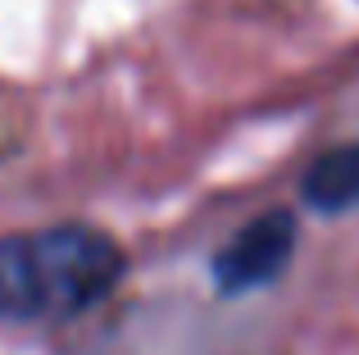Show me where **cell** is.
I'll use <instances>...</instances> for the list:
<instances>
[{
	"mask_svg": "<svg viewBox=\"0 0 359 355\" xmlns=\"http://www.w3.org/2000/svg\"><path fill=\"white\" fill-rule=\"evenodd\" d=\"M128 250L96 223L0 237V323H69L123 287Z\"/></svg>",
	"mask_w": 359,
	"mask_h": 355,
	"instance_id": "obj_1",
	"label": "cell"
},
{
	"mask_svg": "<svg viewBox=\"0 0 359 355\" xmlns=\"http://www.w3.org/2000/svg\"><path fill=\"white\" fill-rule=\"evenodd\" d=\"M291 255H296V214L269 210L259 219H250L214 255V287L223 296H241L264 283H278L282 269L291 264Z\"/></svg>",
	"mask_w": 359,
	"mask_h": 355,
	"instance_id": "obj_2",
	"label": "cell"
},
{
	"mask_svg": "<svg viewBox=\"0 0 359 355\" xmlns=\"http://www.w3.org/2000/svg\"><path fill=\"white\" fill-rule=\"evenodd\" d=\"M300 201L314 214H346L359 210V142L318 155L300 178Z\"/></svg>",
	"mask_w": 359,
	"mask_h": 355,
	"instance_id": "obj_3",
	"label": "cell"
}]
</instances>
